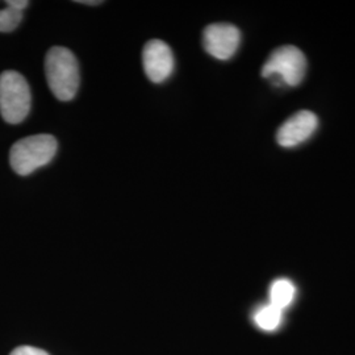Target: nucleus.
Masks as SVG:
<instances>
[{
  "label": "nucleus",
  "instance_id": "8",
  "mask_svg": "<svg viewBox=\"0 0 355 355\" xmlns=\"http://www.w3.org/2000/svg\"><path fill=\"white\" fill-rule=\"evenodd\" d=\"M296 288L288 279L275 280L270 287V304L280 311L286 309L295 299Z\"/></svg>",
  "mask_w": 355,
  "mask_h": 355
},
{
  "label": "nucleus",
  "instance_id": "11",
  "mask_svg": "<svg viewBox=\"0 0 355 355\" xmlns=\"http://www.w3.org/2000/svg\"><path fill=\"white\" fill-rule=\"evenodd\" d=\"M11 355H49L46 352L33 346H20L15 349Z\"/></svg>",
  "mask_w": 355,
  "mask_h": 355
},
{
  "label": "nucleus",
  "instance_id": "5",
  "mask_svg": "<svg viewBox=\"0 0 355 355\" xmlns=\"http://www.w3.org/2000/svg\"><path fill=\"white\" fill-rule=\"evenodd\" d=\"M241 35L232 24H211L204 29V49L217 60H229L239 49Z\"/></svg>",
  "mask_w": 355,
  "mask_h": 355
},
{
  "label": "nucleus",
  "instance_id": "7",
  "mask_svg": "<svg viewBox=\"0 0 355 355\" xmlns=\"http://www.w3.org/2000/svg\"><path fill=\"white\" fill-rule=\"evenodd\" d=\"M318 119L311 111H299L278 129L277 140L280 146L292 148L308 140L318 129Z\"/></svg>",
  "mask_w": 355,
  "mask_h": 355
},
{
  "label": "nucleus",
  "instance_id": "2",
  "mask_svg": "<svg viewBox=\"0 0 355 355\" xmlns=\"http://www.w3.org/2000/svg\"><path fill=\"white\" fill-rule=\"evenodd\" d=\"M58 144L51 135H36L13 144L10 162L19 175H29L40 167L48 165L57 153Z\"/></svg>",
  "mask_w": 355,
  "mask_h": 355
},
{
  "label": "nucleus",
  "instance_id": "13",
  "mask_svg": "<svg viewBox=\"0 0 355 355\" xmlns=\"http://www.w3.org/2000/svg\"><path fill=\"white\" fill-rule=\"evenodd\" d=\"M78 3H80V4H89V6H95V4H101V3H102V1H99V0H94V1H92V0H87V1H86V0H78Z\"/></svg>",
  "mask_w": 355,
  "mask_h": 355
},
{
  "label": "nucleus",
  "instance_id": "9",
  "mask_svg": "<svg viewBox=\"0 0 355 355\" xmlns=\"http://www.w3.org/2000/svg\"><path fill=\"white\" fill-rule=\"evenodd\" d=\"M282 316L283 311H280L274 305L267 304L255 312L254 321L261 329L272 331L279 327Z\"/></svg>",
  "mask_w": 355,
  "mask_h": 355
},
{
  "label": "nucleus",
  "instance_id": "10",
  "mask_svg": "<svg viewBox=\"0 0 355 355\" xmlns=\"http://www.w3.org/2000/svg\"><path fill=\"white\" fill-rule=\"evenodd\" d=\"M21 20L23 12L7 6L4 10H0V32H12L21 23Z\"/></svg>",
  "mask_w": 355,
  "mask_h": 355
},
{
  "label": "nucleus",
  "instance_id": "3",
  "mask_svg": "<svg viewBox=\"0 0 355 355\" xmlns=\"http://www.w3.org/2000/svg\"><path fill=\"white\" fill-rule=\"evenodd\" d=\"M31 89L26 78L12 71L0 76V114L10 124H19L31 111Z\"/></svg>",
  "mask_w": 355,
  "mask_h": 355
},
{
  "label": "nucleus",
  "instance_id": "4",
  "mask_svg": "<svg viewBox=\"0 0 355 355\" xmlns=\"http://www.w3.org/2000/svg\"><path fill=\"white\" fill-rule=\"evenodd\" d=\"M306 60L296 46H280L271 53L262 67V76L272 79L277 85L297 86L304 79Z\"/></svg>",
  "mask_w": 355,
  "mask_h": 355
},
{
  "label": "nucleus",
  "instance_id": "1",
  "mask_svg": "<svg viewBox=\"0 0 355 355\" xmlns=\"http://www.w3.org/2000/svg\"><path fill=\"white\" fill-rule=\"evenodd\" d=\"M45 74L51 92L58 101L69 102L79 89V66L76 55L64 46H54L45 58Z\"/></svg>",
  "mask_w": 355,
  "mask_h": 355
},
{
  "label": "nucleus",
  "instance_id": "6",
  "mask_svg": "<svg viewBox=\"0 0 355 355\" xmlns=\"http://www.w3.org/2000/svg\"><path fill=\"white\" fill-rule=\"evenodd\" d=\"M144 70L153 83H162L174 70V55L161 40L149 41L142 51Z\"/></svg>",
  "mask_w": 355,
  "mask_h": 355
},
{
  "label": "nucleus",
  "instance_id": "12",
  "mask_svg": "<svg viewBox=\"0 0 355 355\" xmlns=\"http://www.w3.org/2000/svg\"><path fill=\"white\" fill-rule=\"evenodd\" d=\"M6 4L10 6V7H13L15 10H19L21 12H24V10L29 6V1H26V0H7Z\"/></svg>",
  "mask_w": 355,
  "mask_h": 355
}]
</instances>
